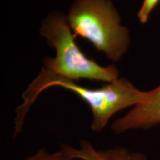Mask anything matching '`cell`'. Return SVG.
I'll list each match as a JSON object with an SVG mask.
<instances>
[{
    "instance_id": "obj_5",
    "label": "cell",
    "mask_w": 160,
    "mask_h": 160,
    "mask_svg": "<svg viewBox=\"0 0 160 160\" xmlns=\"http://www.w3.org/2000/svg\"><path fill=\"white\" fill-rule=\"evenodd\" d=\"M62 146L74 160H148L143 153L131 151L122 146L98 150L87 139L80 140L78 148L66 144H62Z\"/></svg>"
},
{
    "instance_id": "obj_6",
    "label": "cell",
    "mask_w": 160,
    "mask_h": 160,
    "mask_svg": "<svg viewBox=\"0 0 160 160\" xmlns=\"http://www.w3.org/2000/svg\"><path fill=\"white\" fill-rule=\"evenodd\" d=\"M26 160H74L68 153L62 145L60 146L59 151L50 153L45 148L39 149L33 155L27 157Z\"/></svg>"
},
{
    "instance_id": "obj_1",
    "label": "cell",
    "mask_w": 160,
    "mask_h": 160,
    "mask_svg": "<svg viewBox=\"0 0 160 160\" xmlns=\"http://www.w3.org/2000/svg\"><path fill=\"white\" fill-rule=\"evenodd\" d=\"M51 87H60L74 92L88 104L92 113L91 128L95 132L103 131L118 112L143 102L148 97V91H140L125 78H119L100 88L91 89L77 82L48 74L41 70L23 92L22 103L16 109L13 137L22 131L29 110L40 93Z\"/></svg>"
},
{
    "instance_id": "obj_2",
    "label": "cell",
    "mask_w": 160,
    "mask_h": 160,
    "mask_svg": "<svg viewBox=\"0 0 160 160\" xmlns=\"http://www.w3.org/2000/svg\"><path fill=\"white\" fill-rule=\"evenodd\" d=\"M39 34L56 51L54 57H47L43 60L41 70L48 74L77 82L81 79H87L109 83L119 78L115 65H100L79 49L67 15L62 12L51 11L42 22Z\"/></svg>"
},
{
    "instance_id": "obj_7",
    "label": "cell",
    "mask_w": 160,
    "mask_h": 160,
    "mask_svg": "<svg viewBox=\"0 0 160 160\" xmlns=\"http://www.w3.org/2000/svg\"><path fill=\"white\" fill-rule=\"evenodd\" d=\"M159 2L160 0H143L142 5L137 13L138 20L140 23L145 25L148 22L151 13Z\"/></svg>"
},
{
    "instance_id": "obj_3",
    "label": "cell",
    "mask_w": 160,
    "mask_h": 160,
    "mask_svg": "<svg viewBox=\"0 0 160 160\" xmlns=\"http://www.w3.org/2000/svg\"><path fill=\"white\" fill-rule=\"evenodd\" d=\"M67 18L76 37L89 41L113 62L128 51L130 31L111 0H75Z\"/></svg>"
},
{
    "instance_id": "obj_4",
    "label": "cell",
    "mask_w": 160,
    "mask_h": 160,
    "mask_svg": "<svg viewBox=\"0 0 160 160\" xmlns=\"http://www.w3.org/2000/svg\"><path fill=\"white\" fill-rule=\"evenodd\" d=\"M160 124V85L148 91L143 102L133 107L122 117L112 124V131L116 135L131 130H147Z\"/></svg>"
}]
</instances>
